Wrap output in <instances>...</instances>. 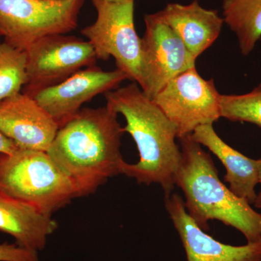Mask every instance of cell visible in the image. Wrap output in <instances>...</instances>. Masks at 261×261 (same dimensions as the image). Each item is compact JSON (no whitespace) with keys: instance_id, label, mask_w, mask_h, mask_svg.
Masks as SVG:
<instances>
[{"instance_id":"21","label":"cell","mask_w":261,"mask_h":261,"mask_svg":"<svg viewBox=\"0 0 261 261\" xmlns=\"http://www.w3.org/2000/svg\"><path fill=\"white\" fill-rule=\"evenodd\" d=\"M253 205L257 209H261V192L257 193L256 198L254 201Z\"/></svg>"},{"instance_id":"13","label":"cell","mask_w":261,"mask_h":261,"mask_svg":"<svg viewBox=\"0 0 261 261\" xmlns=\"http://www.w3.org/2000/svg\"><path fill=\"white\" fill-rule=\"evenodd\" d=\"M153 14L177 34L195 60L216 42L224 23L218 10L202 8L198 0L169 3Z\"/></svg>"},{"instance_id":"15","label":"cell","mask_w":261,"mask_h":261,"mask_svg":"<svg viewBox=\"0 0 261 261\" xmlns=\"http://www.w3.org/2000/svg\"><path fill=\"white\" fill-rule=\"evenodd\" d=\"M193 140L205 146L221 161L226 169L224 180L231 192L253 204L258 185L256 160L244 155L227 145L214 128V124L199 126L191 135Z\"/></svg>"},{"instance_id":"10","label":"cell","mask_w":261,"mask_h":261,"mask_svg":"<svg viewBox=\"0 0 261 261\" xmlns=\"http://www.w3.org/2000/svg\"><path fill=\"white\" fill-rule=\"evenodd\" d=\"M126 73L116 69L104 71L94 65L84 68L61 83L41 89L32 94L36 101L61 127L75 116L85 102L96 96L118 88Z\"/></svg>"},{"instance_id":"25","label":"cell","mask_w":261,"mask_h":261,"mask_svg":"<svg viewBox=\"0 0 261 261\" xmlns=\"http://www.w3.org/2000/svg\"><path fill=\"white\" fill-rule=\"evenodd\" d=\"M0 39H1V38H0Z\"/></svg>"},{"instance_id":"11","label":"cell","mask_w":261,"mask_h":261,"mask_svg":"<svg viewBox=\"0 0 261 261\" xmlns=\"http://www.w3.org/2000/svg\"><path fill=\"white\" fill-rule=\"evenodd\" d=\"M165 205L186 252L187 261H261V242L233 246L205 233L189 215L183 197L172 192Z\"/></svg>"},{"instance_id":"5","label":"cell","mask_w":261,"mask_h":261,"mask_svg":"<svg viewBox=\"0 0 261 261\" xmlns=\"http://www.w3.org/2000/svg\"><path fill=\"white\" fill-rule=\"evenodd\" d=\"M84 0H0V38L27 50L44 37L66 34L78 27Z\"/></svg>"},{"instance_id":"20","label":"cell","mask_w":261,"mask_h":261,"mask_svg":"<svg viewBox=\"0 0 261 261\" xmlns=\"http://www.w3.org/2000/svg\"><path fill=\"white\" fill-rule=\"evenodd\" d=\"M16 145L0 130V154H9L18 149Z\"/></svg>"},{"instance_id":"17","label":"cell","mask_w":261,"mask_h":261,"mask_svg":"<svg viewBox=\"0 0 261 261\" xmlns=\"http://www.w3.org/2000/svg\"><path fill=\"white\" fill-rule=\"evenodd\" d=\"M27 51L0 42V102L20 93L27 84Z\"/></svg>"},{"instance_id":"6","label":"cell","mask_w":261,"mask_h":261,"mask_svg":"<svg viewBox=\"0 0 261 261\" xmlns=\"http://www.w3.org/2000/svg\"><path fill=\"white\" fill-rule=\"evenodd\" d=\"M92 3L97 19L82 29V34L93 47L97 59L106 61L112 57L117 69L141 87V39L135 29V1L92 0Z\"/></svg>"},{"instance_id":"1","label":"cell","mask_w":261,"mask_h":261,"mask_svg":"<svg viewBox=\"0 0 261 261\" xmlns=\"http://www.w3.org/2000/svg\"><path fill=\"white\" fill-rule=\"evenodd\" d=\"M118 113L106 107L83 108L60 127L47 153L72 180L79 197L93 193L108 178L122 174L125 133Z\"/></svg>"},{"instance_id":"8","label":"cell","mask_w":261,"mask_h":261,"mask_svg":"<svg viewBox=\"0 0 261 261\" xmlns=\"http://www.w3.org/2000/svg\"><path fill=\"white\" fill-rule=\"evenodd\" d=\"M25 51L27 84L23 92L28 95L61 83L80 70L94 66L97 60L88 41L65 34L43 37Z\"/></svg>"},{"instance_id":"22","label":"cell","mask_w":261,"mask_h":261,"mask_svg":"<svg viewBox=\"0 0 261 261\" xmlns=\"http://www.w3.org/2000/svg\"><path fill=\"white\" fill-rule=\"evenodd\" d=\"M257 173H258V183L261 185V159L256 160Z\"/></svg>"},{"instance_id":"16","label":"cell","mask_w":261,"mask_h":261,"mask_svg":"<svg viewBox=\"0 0 261 261\" xmlns=\"http://www.w3.org/2000/svg\"><path fill=\"white\" fill-rule=\"evenodd\" d=\"M224 23L238 38L243 56L250 55L261 38V0H223Z\"/></svg>"},{"instance_id":"7","label":"cell","mask_w":261,"mask_h":261,"mask_svg":"<svg viewBox=\"0 0 261 261\" xmlns=\"http://www.w3.org/2000/svg\"><path fill=\"white\" fill-rule=\"evenodd\" d=\"M221 95L214 80H204L193 67L170 81L152 100L176 125L181 139L221 118Z\"/></svg>"},{"instance_id":"14","label":"cell","mask_w":261,"mask_h":261,"mask_svg":"<svg viewBox=\"0 0 261 261\" xmlns=\"http://www.w3.org/2000/svg\"><path fill=\"white\" fill-rule=\"evenodd\" d=\"M58 228L51 215L35 206L0 193V231L15 240L19 246L38 251Z\"/></svg>"},{"instance_id":"12","label":"cell","mask_w":261,"mask_h":261,"mask_svg":"<svg viewBox=\"0 0 261 261\" xmlns=\"http://www.w3.org/2000/svg\"><path fill=\"white\" fill-rule=\"evenodd\" d=\"M59 128L49 113L23 92L0 102V130L18 148L47 152Z\"/></svg>"},{"instance_id":"24","label":"cell","mask_w":261,"mask_h":261,"mask_svg":"<svg viewBox=\"0 0 261 261\" xmlns=\"http://www.w3.org/2000/svg\"><path fill=\"white\" fill-rule=\"evenodd\" d=\"M61 1H68V0H61Z\"/></svg>"},{"instance_id":"19","label":"cell","mask_w":261,"mask_h":261,"mask_svg":"<svg viewBox=\"0 0 261 261\" xmlns=\"http://www.w3.org/2000/svg\"><path fill=\"white\" fill-rule=\"evenodd\" d=\"M0 261H39L37 251L19 246L16 243L0 244Z\"/></svg>"},{"instance_id":"4","label":"cell","mask_w":261,"mask_h":261,"mask_svg":"<svg viewBox=\"0 0 261 261\" xmlns=\"http://www.w3.org/2000/svg\"><path fill=\"white\" fill-rule=\"evenodd\" d=\"M0 193L51 216L80 197L73 182L47 152L21 148L0 154Z\"/></svg>"},{"instance_id":"23","label":"cell","mask_w":261,"mask_h":261,"mask_svg":"<svg viewBox=\"0 0 261 261\" xmlns=\"http://www.w3.org/2000/svg\"><path fill=\"white\" fill-rule=\"evenodd\" d=\"M108 1L116 2V3H125V2L135 1V0H108Z\"/></svg>"},{"instance_id":"2","label":"cell","mask_w":261,"mask_h":261,"mask_svg":"<svg viewBox=\"0 0 261 261\" xmlns=\"http://www.w3.org/2000/svg\"><path fill=\"white\" fill-rule=\"evenodd\" d=\"M108 108L126 119L124 132L135 140L140 161L123 163L122 174L139 184H158L165 197L172 193L173 177L181 161L177 128L136 82L105 94Z\"/></svg>"},{"instance_id":"9","label":"cell","mask_w":261,"mask_h":261,"mask_svg":"<svg viewBox=\"0 0 261 261\" xmlns=\"http://www.w3.org/2000/svg\"><path fill=\"white\" fill-rule=\"evenodd\" d=\"M145 34L141 39L140 88L153 99L170 81L195 67L196 60L177 34L153 13L145 15Z\"/></svg>"},{"instance_id":"18","label":"cell","mask_w":261,"mask_h":261,"mask_svg":"<svg viewBox=\"0 0 261 261\" xmlns=\"http://www.w3.org/2000/svg\"><path fill=\"white\" fill-rule=\"evenodd\" d=\"M221 118L232 122H247L261 128V84L243 94H221Z\"/></svg>"},{"instance_id":"3","label":"cell","mask_w":261,"mask_h":261,"mask_svg":"<svg viewBox=\"0 0 261 261\" xmlns=\"http://www.w3.org/2000/svg\"><path fill=\"white\" fill-rule=\"evenodd\" d=\"M179 140L181 158L173 183L185 195L189 215L205 231L209 221L217 220L243 233L247 243H260V213L220 180L212 158L191 135Z\"/></svg>"}]
</instances>
